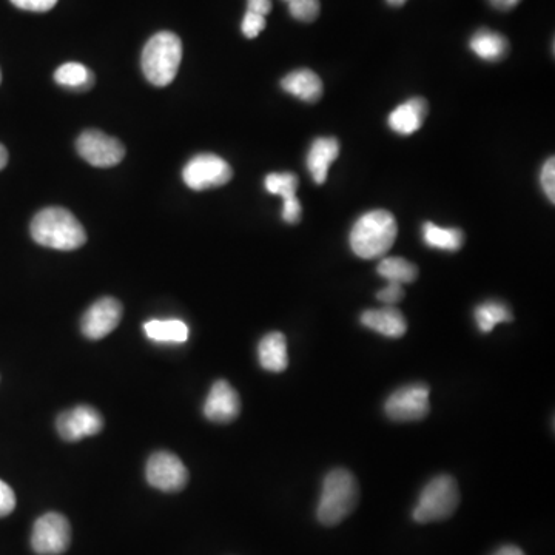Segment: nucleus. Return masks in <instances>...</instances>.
Masks as SVG:
<instances>
[{"label": "nucleus", "instance_id": "obj_24", "mask_svg": "<svg viewBox=\"0 0 555 555\" xmlns=\"http://www.w3.org/2000/svg\"><path fill=\"white\" fill-rule=\"evenodd\" d=\"M475 323L483 333H489L497 324L511 323L514 320L508 306L498 301H486L474 312Z\"/></svg>", "mask_w": 555, "mask_h": 555}, {"label": "nucleus", "instance_id": "obj_38", "mask_svg": "<svg viewBox=\"0 0 555 555\" xmlns=\"http://www.w3.org/2000/svg\"><path fill=\"white\" fill-rule=\"evenodd\" d=\"M0 82H2V71H0Z\"/></svg>", "mask_w": 555, "mask_h": 555}, {"label": "nucleus", "instance_id": "obj_23", "mask_svg": "<svg viewBox=\"0 0 555 555\" xmlns=\"http://www.w3.org/2000/svg\"><path fill=\"white\" fill-rule=\"evenodd\" d=\"M377 272L389 283L411 284L418 278V267L398 256L381 259Z\"/></svg>", "mask_w": 555, "mask_h": 555}, {"label": "nucleus", "instance_id": "obj_21", "mask_svg": "<svg viewBox=\"0 0 555 555\" xmlns=\"http://www.w3.org/2000/svg\"><path fill=\"white\" fill-rule=\"evenodd\" d=\"M423 241L432 249L457 252L465 244V232L460 229H444L434 222H424Z\"/></svg>", "mask_w": 555, "mask_h": 555}, {"label": "nucleus", "instance_id": "obj_15", "mask_svg": "<svg viewBox=\"0 0 555 555\" xmlns=\"http://www.w3.org/2000/svg\"><path fill=\"white\" fill-rule=\"evenodd\" d=\"M340 155V142L335 138H318L307 155V169L317 184H324L329 176L330 165Z\"/></svg>", "mask_w": 555, "mask_h": 555}, {"label": "nucleus", "instance_id": "obj_31", "mask_svg": "<svg viewBox=\"0 0 555 555\" xmlns=\"http://www.w3.org/2000/svg\"><path fill=\"white\" fill-rule=\"evenodd\" d=\"M11 4L21 10L45 13L58 4V0H11Z\"/></svg>", "mask_w": 555, "mask_h": 555}, {"label": "nucleus", "instance_id": "obj_13", "mask_svg": "<svg viewBox=\"0 0 555 555\" xmlns=\"http://www.w3.org/2000/svg\"><path fill=\"white\" fill-rule=\"evenodd\" d=\"M241 414V398L233 389L232 384L226 380H218L213 383L206 403H204V415L213 423L227 424L235 421Z\"/></svg>", "mask_w": 555, "mask_h": 555}, {"label": "nucleus", "instance_id": "obj_3", "mask_svg": "<svg viewBox=\"0 0 555 555\" xmlns=\"http://www.w3.org/2000/svg\"><path fill=\"white\" fill-rule=\"evenodd\" d=\"M360 488L357 478L344 468L330 471L323 481L320 502H318V522L324 526H337L344 522L357 508Z\"/></svg>", "mask_w": 555, "mask_h": 555}, {"label": "nucleus", "instance_id": "obj_8", "mask_svg": "<svg viewBox=\"0 0 555 555\" xmlns=\"http://www.w3.org/2000/svg\"><path fill=\"white\" fill-rule=\"evenodd\" d=\"M145 477L148 485L162 492H179L189 483V471L172 452H155L148 458Z\"/></svg>", "mask_w": 555, "mask_h": 555}, {"label": "nucleus", "instance_id": "obj_17", "mask_svg": "<svg viewBox=\"0 0 555 555\" xmlns=\"http://www.w3.org/2000/svg\"><path fill=\"white\" fill-rule=\"evenodd\" d=\"M281 87L289 95L301 99L304 102H318L323 96V81L317 73L307 68L292 71L281 81Z\"/></svg>", "mask_w": 555, "mask_h": 555}, {"label": "nucleus", "instance_id": "obj_11", "mask_svg": "<svg viewBox=\"0 0 555 555\" xmlns=\"http://www.w3.org/2000/svg\"><path fill=\"white\" fill-rule=\"evenodd\" d=\"M56 429L62 440L74 443L98 435L104 429V417L96 407L82 404L59 414Z\"/></svg>", "mask_w": 555, "mask_h": 555}, {"label": "nucleus", "instance_id": "obj_22", "mask_svg": "<svg viewBox=\"0 0 555 555\" xmlns=\"http://www.w3.org/2000/svg\"><path fill=\"white\" fill-rule=\"evenodd\" d=\"M54 81L62 87L73 88V90L84 91L95 84V74L88 70L85 65L78 62H68L54 73Z\"/></svg>", "mask_w": 555, "mask_h": 555}, {"label": "nucleus", "instance_id": "obj_28", "mask_svg": "<svg viewBox=\"0 0 555 555\" xmlns=\"http://www.w3.org/2000/svg\"><path fill=\"white\" fill-rule=\"evenodd\" d=\"M555 162L554 158H549L545 162L542 169V176H540V181H542L543 192L548 196L549 201L554 204L555 202Z\"/></svg>", "mask_w": 555, "mask_h": 555}, {"label": "nucleus", "instance_id": "obj_6", "mask_svg": "<svg viewBox=\"0 0 555 555\" xmlns=\"http://www.w3.org/2000/svg\"><path fill=\"white\" fill-rule=\"evenodd\" d=\"M232 178L233 170L229 162L212 153L195 156L182 170L185 185L196 192L216 189L227 184Z\"/></svg>", "mask_w": 555, "mask_h": 555}, {"label": "nucleus", "instance_id": "obj_18", "mask_svg": "<svg viewBox=\"0 0 555 555\" xmlns=\"http://www.w3.org/2000/svg\"><path fill=\"white\" fill-rule=\"evenodd\" d=\"M258 360L263 369L280 374L289 366L287 340L281 332L267 333L258 344Z\"/></svg>", "mask_w": 555, "mask_h": 555}, {"label": "nucleus", "instance_id": "obj_5", "mask_svg": "<svg viewBox=\"0 0 555 555\" xmlns=\"http://www.w3.org/2000/svg\"><path fill=\"white\" fill-rule=\"evenodd\" d=\"M458 505H460V491H458L457 481L451 475H438L424 486L412 517L420 525L443 522L454 515Z\"/></svg>", "mask_w": 555, "mask_h": 555}, {"label": "nucleus", "instance_id": "obj_32", "mask_svg": "<svg viewBox=\"0 0 555 555\" xmlns=\"http://www.w3.org/2000/svg\"><path fill=\"white\" fill-rule=\"evenodd\" d=\"M301 215H303V207H301L300 199L295 198L284 202L283 219L287 224L300 222Z\"/></svg>", "mask_w": 555, "mask_h": 555}, {"label": "nucleus", "instance_id": "obj_35", "mask_svg": "<svg viewBox=\"0 0 555 555\" xmlns=\"http://www.w3.org/2000/svg\"><path fill=\"white\" fill-rule=\"evenodd\" d=\"M492 555H525V552L518 548V546L506 545L497 549V551H495Z\"/></svg>", "mask_w": 555, "mask_h": 555}, {"label": "nucleus", "instance_id": "obj_4", "mask_svg": "<svg viewBox=\"0 0 555 555\" xmlns=\"http://www.w3.org/2000/svg\"><path fill=\"white\" fill-rule=\"evenodd\" d=\"M181 61V39L170 31H161L150 37L142 50V71L147 81L155 87L172 84Z\"/></svg>", "mask_w": 555, "mask_h": 555}, {"label": "nucleus", "instance_id": "obj_1", "mask_svg": "<svg viewBox=\"0 0 555 555\" xmlns=\"http://www.w3.org/2000/svg\"><path fill=\"white\" fill-rule=\"evenodd\" d=\"M30 233L39 246L62 252H71L87 243L81 222L64 207H47L37 213L31 221Z\"/></svg>", "mask_w": 555, "mask_h": 555}, {"label": "nucleus", "instance_id": "obj_33", "mask_svg": "<svg viewBox=\"0 0 555 555\" xmlns=\"http://www.w3.org/2000/svg\"><path fill=\"white\" fill-rule=\"evenodd\" d=\"M247 11L266 17L272 11V0H247Z\"/></svg>", "mask_w": 555, "mask_h": 555}, {"label": "nucleus", "instance_id": "obj_29", "mask_svg": "<svg viewBox=\"0 0 555 555\" xmlns=\"http://www.w3.org/2000/svg\"><path fill=\"white\" fill-rule=\"evenodd\" d=\"M378 300L386 306H395L404 300L403 284L389 283L383 290L377 293Z\"/></svg>", "mask_w": 555, "mask_h": 555}, {"label": "nucleus", "instance_id": "obj_7", "mask_svg": "<svg viewBox=\"0 0 555 555\" xmlns=\"http://www.w3.org/2000/svg\"><path fill=\"white\" fill-rule=\"evenodd\" d=\"M71 526L59 512L37 518L31 534V548L37 555H61L70 548Z\"/></svg>", "mask_w": 555, "mask_h": 555}, {"label": "nucleus", "instance_id": "obj_34", "mask_svg": "<svg viewBox=\"0 0 555 555\" xmlns=\"http://www.w3.org/2000/svg\"><path fill=\"white\" fill-rule=\"evenodd\" d=\"M520 2H522V0H489V4L500 11L511 10V8H514L515 5L520 4Z\"/></svg>", "mask_w": 555, "mask_h": 555}, {"label": "nucleus", "instance_id": "obj_26", "mask_svg": "<svg viewBox=\"0 0 555 555\" xmlns=\"http://www.w3.org/2000/svg\"><path fill=\"white\" fill-rule=\"evenodd\" d=\"M289 5L293 19L300 22L317 21L320 16V0H284Z\"/></svg>", "mask_w": 555, "mask_h": 555}, {"label": "nucleus", "instance_id": "obj_30", "mask_svg": "<svg viewBox=\"0 0 555 555\" xmlns=\"http://www.w3.org/2000/svg\"><path fill=\"white\" fill-rule=\"evenodd\" d=\"M16 508V495L13 489L0 480V517H7Z\"/></svg>", "mask_w": 555, "mask_h": 555}, {"label": "nucleus", "instance_id": "obj_20", "mask_svg": "<svg viewBox=\"0 0 555 555\" xmlns=\"http://www.w3.org/2000/svg\"><path fill=\"white\" fill-rule=\"evenodd\" d=\"M144 332L156 343H185L189 340V326L181 320H150L144 324Z\"/></svg>", "mask_w": 555, "mask_h": 555}, {"label": "nucleus", "instance_id": "obj_14", "mask_svg": "<svg viewBox=\"0 0 555 555\" xmlns=\"http://www.w3.org/2000/svg\"><path fill=\"white\" fill-rule=\"evenodd\" d=\"M361 324L387 338H401L407 330L406 318L394 306L366 310L361 315Z\"/></svg>", "mask_w": 555, "mask_h": 555}, {"label": "nucleus", "instance_id": "obj_10", "mask_svg": "<svg viewBox=\"0 0 555 555\" xmlns=\"http://www.w3.org/2000/svg\"><path fill=\"white\" fill-rule=\"evenodd\" d=\"M79 155L93 167H115L124 159L125 148L116 138L99 130H85L76 141Z\"/></svg>", "mask_w": 555, "mask_h": 555}, {"label": "nucleus", "instance_id": "obj_27", "mask_svg": "<svg viewBox=\"0 0 555 555\" xmlns=\"http://www.w3.org/2000/svg\"><path fill=\"white\" fill-rule=\"evenodd\" d=\"M241 28H243L244 36H246L247 39H255V37L266 28V17L247 11Z\"/></svg>", "mask_w": 555, "mask_h": 555}, {"label": "nucleus", "instance_id": "obj_19", "mask_svg": "<svg viewBox=\"0 0 555 555\" xmlns=\"http://www.w3.org/2000/svg\"><path fill=\"white\" fill-rule=\"evenodd\" d=\"M469 47H471L472 53L483 61L498 62L505 59L508 54L509 42L503 34L483 28V30L475 31Z\"/></svg>", "mask_w": 555, "mask_h": 555}, {"label": "nucleus", "instance_id": "obj_25", "mask_svg": "<svg viewBox=\"0 0 555 555\" xmlns=\"http://www.w3.org/2000/svg\"><path fill=\"white\" fill-rule=\"evenodd\" d=\"M298 185H300L298 176L290 172L270 173V175H267L266 181H264V187H266L267 192L272 193V195L281 196L284 202L296 198Z\"/></svg>", "mask_w": 555, "mask_h": 555}, {"label": "nucleus", "instance_id": "obj_9", "mask_svg": "<svg viewBox=\"0 0 555 555\" xmlns=\"http://www.w3.org/2000/svg\"><path fill=\"white\" fill-rule=\"evenodd\" d=\"M387 417L394 421H418L428 417L429 387L423 383L400 387L384 404Z\"/></svg>", "mask_w": 555, "mask_h": 555}, {"label": "nucleus", "instance_id": "obj_16", "mask_svg": "<svg viewBox=\"0 0 555 555\" xmlns=\"http://www.w3.org/2000/svg\"><path fill=\"white\" fill-rule=\"evenodd\" d=\"M428 113V102L423 98H411L392 111L389 116V127L398 135H412L420 130Z\"/></svg>", "mask_w": 555, "mask_h": 555}, {"label": "nucleus", "instance_id": "obj_37", "mask_svg": "<svg viewBox=\"0 0 555 555\" xmlns=\"http://www.w3.org/2000/svg\"><path fill=\"white\" fill-rule=\"evenodd\" d=\"M386 2L392 7H401V5L406 4V0H386Z\"/></svg>", "mask_w": 555, "mask_h": 555}, {"label": "nucleus", "instance_id": "obj_12", "mask_svg": "<svg viewBox=\"0 0 555 555\" xmlns=\"http://www.w3.org/2000/svg\"><path fill=\"white\" fill-rule=\"evenodd\" d=\"M122 304L116 298L104 296L88 307L81 320V330L88 340H102L121 323Z\"/></svg>", "mask_w": 555, "mask_h": 555}, {"label": "nucleus", "instance_id": "obj_2", "mask_svg": "<svg viewBox=\"0 0 555 555\" xmlns=\"http://www.w3.org/2000/svg\"><path fill=\"white\" fill-rule=\"evenodd\" d=\"M398 235L397 219L387 210H372L361 216L350 232V247L363 259L383 258Z\"/></svg>", "mask_w": 555, "mask_h": 555}, {"label": "nucleus", "instance_id": "obj_36", "mask_svg": "<svg viewBox=\"0 0 555 555\" xmlns=\"http://www.w3.org/2000/svg\"><path fill=\"white\" fill-rule=\"evenodd\" d=\"M8 164V152L4 145L0 144V170H4Z\"/></svg>", "mask_w": 555, "mask_h": 555}]
</instances>
